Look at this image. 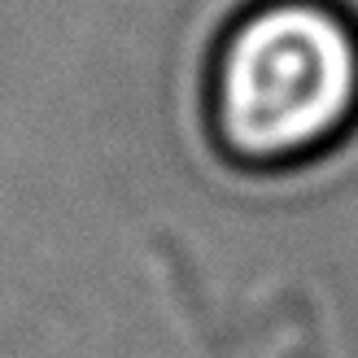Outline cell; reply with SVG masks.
Listing matches in <instances>:
<instances>
[{
	"instance_id": "cell-1",
	"label": "cell",
	"mask_w": 358,
	"mask_h": 358,
	"mask_svg": "<svg viewBox=\"0 0 358 358\" xmlns=\"http://www.w3.org/2000/svg\"><path fill=\"white\" fill-rule=\"evenodd\" d=\"M358 105V35L319 0H271L231 27L219 127L249 162H284L341 131Z\"/></svg>"
}]
</instances>
